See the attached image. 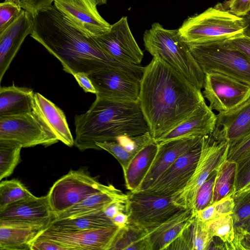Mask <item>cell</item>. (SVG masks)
<instances>
[{
	"label": "cell",
	"instance_id": "21",
	"mask_svg": "<svg viewBox=\"0 0 250 250\" xmlns=\"http://www.w3.org/2000/svg\"><path fill=\"white\" fill-rule=\"evenodd\" d=\"M216 115L204 101L186 120L160 138L157 144L176 138L204 136L213 132Z\"/></svg>",
	"mask_w": 250,
	"mask_h": 250
},
{
	"label": "cell",
	"instance_id": "40",
	"mask_svg": "<svg viewBox=\"0 0 250 250\" xmlns=\"http://www.w3.org/2000/svg\"><path fill=\"white\" fill-rule=\"evenodd\" d=\"M96 145L100 149H104L114 156L120 164L123 172L126 170L134 156L126 150L116 141L97 143Z\"/></svg>",
	"mask_w": 250,
	"mask_h": 250
},
{
	"label": "cell",
	"instance_id": "48",
	"mask_svg": "<svg viewBox=\"0 0 250 250\" xmlns=\"http://www.w3.org/2000/svg\"><path fill=\"white\" fill-rule=\"evenodd\" d=\"M73 76L85 92L96 94V89L87 74L80 72L75 73Z\"/></svg>",
	"mask_w": 250,
	"mask_h": 250
},
{
	"label": "cell",
	"instance_id": "34",
	"mask_svg": "<svg viewBox=\"0 0 250 250\" xmlns=\"http://www.w3.org/2000/svg\"><path fill=\"white\" fill-rule=\"evenodd\" d=\"M208 230L213 236L221 238L227 245V250L235 235V227L232 214L207 222Z\"/></svg>",
	"mask_w": 250,
	"mask_h": 250
},
{
	"label": "cell",
	"instance_id": "26",
	"mask_svg": "<svg viewBox=\"0 0 250 250\" xmlns=\"http://www.w3.org/2000/svg\"><path fill=\"white\" fill-rule=\"evenodd\" d=\"M34 92L31 88L13 83L0 88V116H10L32 111Z\"/></svg>",
	"mask_w": 250,
	"mask_h": 250
},
{
	"label": "cell",
	"instance_id": "54",
	"mask_svg": "<svg viewBox=\"0 0 250 250\" xmlns=\"http://www.w3.org/2000/svg\"><path fill=\"white\" fill-rule=\"evenodd\" d=\"M97 6L105 4L107 3V0H91Z\"/></svg>",
	"mask_w": 250,
	"mask_h": 250
},
{
	"label": "cell",
	"instance_id": "38",
	"mask_svg": "<svg viewBox=\"0 0 250 250\" xmlns=\"http://www.w3.org/2000/svg\"><path fill=\"white\" fill-rule=\"evenodd\" d=\"M235 162L237 169L234 194L241 191L250 182V148L240 155Z\"/></svg>",
	"mask_w": 250,
	"mask_h": 250
},
{
	"label": "cell",
	"instance_id": "24",
	"mask_svg": "<svg viewBox=\"0 0 250 250\" xmlns=\"http://www.w3.org/2000/svg\"><path fill=\"white\" fill-rule=\"evenodd\" d=\"M212 238L207 223L200 220L195 214L166 250H208Z\"/></svg>",
	"mask_w": 250,
	"mask_h": 250
},
{
	"label": "cell",
	"instance_id": "5",
	"mask_svg": "<svg viewBox=\"0 0 250 250\" xmlns=\"http://www.w3.org/2000/svg\"><path fill=\"white\" fill-rule=\"evenodd\" d=\"M143 40L146 50L152 56L158 55L197 88H203L205 74L178 29H165L159 23H154L145 32Z\"/></svg>",
	"mask_w": 250,
	"mask_h": 250
},
{
	"label": "cell",
	"instance_id": "51",
	"mask_svg": "<svg viewBox=\"0 0 250 250\" xmlns=\"http://www.w3.org/2000/svg\"><path fill=\"white\" fill-rule=\"evenodd\" d=\"M208 250H227V245L221 238L213 236Z\"/></svg>",
	"mask_w": 250,
	"mask_h": 250
},
{
	"label": "cell",
	"instance_id": "35",
	"mask_svg": "<svg viewBox=\"0 0 250 250\" xmlns=\"http://www.w3.org/2000/svg\"><path fill=\"white\" fill-rule=\"evenodd\" d=\"M234 207V202L232 195H229L197 211L195 214L200 220L207 222L232 214Z\"/></svg>",
	"mask_w": 250,
	"mask_h": 250
},
{
	"label": "cell",
	"instance_id": "30",
	"mask_svg": "<svg viewBox=\"0 0 250 250\" xmlns=\"http://www.w3.org/2000/svg\"><path fill=\"white\" fill-rule=\"evenodd\" d=\"M237 164L235 161L226 159L217 168L213 203L235 192Z\"/></svg>",
	"mask_w": 250,
	"mask_h": 250
},
{
	"label": "cell",
	"instance_id": "52",
	"mask_svg": "<svg viewBox=\"0 0 250 250\" xmlns=\"http://www.w3.org/2000/svg\"><path fill=\"white\" fill-rule=\"evenodd\" d=\"M244 18L246 23V29L244 35L250 37V13Z\"/></svg>",
	"mask_w": 250,
	"mask_h": 250
},
{
	"label": "cell",
	"instance_id": "43",
	"mask_svg": "<svg viewBox=\"0 0 250 250\" xmlns=\"http://www.w3.org/2000/svg\"><path fill=\"white\" fill-rule=\"evenodd\" d=\"M250 148V133L229 145L227 160H235L245 151Z\"/></svg>",
	"mask_w": 250,
	"mask_h": 250
},
{
	"label": "cell",
	"instance_id": "53",
	"mask_svg": "<svg viewBox=\"0 0 250 250\" xmlns=\"http://www.w3.org/2000/svg\"><path fill=\"white\" fill-rule=\"evenodd\" d=\"M240 226L250 232V217Z\"/></svg>",
	"mask_w": 250,
	"mask_h": 250
},
{
	"label": "cell",
	"instance_id": "11",
	"mask_svg": "<svg viewBox=\"0 0 250 250\" xmlns=\"http://www.w3.org/2000/svg\"><path fill=\"white\" fill-rule=\"evenodd\" d=\"M203 97L219 113L236 107L250 97V85L218 73L205 74Z\"/></svg>",
	"mask_w": 250,
	"mask_h": 250
},
{
	"label": "cell",
	"instance_id": "4",
	"mask_svg": "<svg viewBox=\"0 0 250 250\" xmlns=\"http://www.w3.org/2000/svg\"><path fill=\"white\" fill-rule=\"evenodd\" d=\"M246 29L244 17L218 3L188 18L178 30L182 40L190 45L228 40L244 35Z\"/></svg>",
	"mask_w": 250,
	"mask_h": 250
},
{
	"label": "cell",
	"instance_id": "1",
	"mask_svg": "<svg viewBox=\"0 0 250 250\" xmlns=\"http://www.w3.org/2000/svg\"><path fill=\"white\" fill-rule=\"evenodd\" d=\"M32 18L33 32L30 37L61 62L65 72L89 75L114 68L141 79L145 67L112 57L92 37L86 36L72 25L54 4L40 10Z\"/></svg>",
	"mask_w": 250,
	"mask_h": 250
},
{
	"label": "cell",
	"instance_id": "33",
	"mask_svg": "<svg viewBox=\"0 0 250 250\" xmlns=\"http://www.w3.org/2000/svg\"><path fill=\"white\" fill-rule=\"evenodd\" d=\"M34 196L20 181H2L0 183V211L11 204Z\"/></svg>",
	"mask_w": 250,
	"mask_h": 250
},
{
	"label": "cell",
	"instance_id": "9",
	"mask_svg": "<svg viewBox=\"0 0 250 250\" xmlns=\"http://www.w3.org/2000/svg\"><path fill=\"white\" fill-rule=\"evenodd\" d=\"M126 202L128 224L145 230L164 222L181 210L172 196L144 191H130Z\"/></svg>",
	"mask_w": 250,
	"mask_h": 250
},
{
	"label": "cell",
	"instance_id": "18",
	"mask_svg": "<svg viewBox=\"0 0 250 250\" xmlns=\"http://www.w3.org/2000/svg\"><path fill=\"white\" fill-rule=\"evenodd\" d=\"M33 32L32 16L22 9L20 15L0 31V82L26 37Z\"/></svg>",
	"mask_w": 250,
	"mask_h": 250
},
{
	"label": "cell",
	"instance_id": "56",
	"mask_svg": "<svg viewBox=\"0 0 250 250\" xmlns=\"http://www.w3.org/2000/svg\"><path fill=\"white\" fill-rule=\"evenodd\" d=\"M5 1H11L19 5L20 0H4Z\"/></svg>",
	"mask_w": 250,
	"mask_h": 250
},
{
	"label": "cell",
	"instance_id": "14",
	"mask_svg": "<svg viewBox=\"0 0 250 250\" xmlns=\"http://www.w3.org/2000/svg\"><path fill=\"white\" fill-rule=\"evenodd\" d=\"M92 37L109 55L117 61L140 65L144 54L133 36L126 17H122L111 24L107 32Z\"/></svg>",
	"mask_w": 250,
	"mask_h": 250
},
{
	"label": "cell",
	"instance_id": "27",
	"mask_svg": "<svg viewBox=\"0 0 250 250\" xmlns=\"http://www.w3.org/2000/svg\"><path fill=\"white\" fill-rule=\"evenodd\" d=\"M154 140L137 154L123 172L126 188L131 192L139 190L143 180L152 164L158 150Z\"/></svg>",
	"mask_w": 250,
	"mask_h": 250
},
{
	"label": "cell",
	"instance_id": "8",
	"mask_svg": "<svg viewBox=\"0 0 250 250\" xmlns=\"http://www.w3.org/2000/svg\"><path fill=\"white\" fill-rule=\"evenodd\" d=\"M109 185L100 183L85 168L71 170L50 188L47 194L49 204L56 216L88 196L107 188Z\"/></svg>",
	"mask_w": 250,
	"mask_h": 250
},
{
	"label": "cell",
	"instance_id": "32",
	"mask_svg": "<svg viewBox=\"0 0 250 250\" xmlns=\"http://www.w3.org/2000/svg\"><path fill=\"white\" fill-rule=\"evenodd\" d=\"M22 147L15 142L0 140V180L13 173L20 162Z\"/></svg>",
	"mask_w": 250,
	"mask_h": 250
},
{
	"label": "cell",
	"instance_id": "36",
	"mask_svg": "<svg viewBox=\"0 0 250 250\" xmlns=\"http://www.w3.org/2000/svg\"><path fill=\"white\" fill-rule=\"evenodd\" d=\"M217 174V168L213 171L199 189L196 194L194 207L193 210L194 215L196 213L213 203V189Z\"/></svg>",
	"mask_w": 250,
	"mask_h": 250
},
{
	"label": "cell",
	"instance_id": "41",
	"mask_svg": "<svg viewBox=\"0 0 250 250\" xmlns=\"http://www.w3.org/2000/svg\"><path fill=\"white\" fill-rule=\"evenodd\" d=\"M22 8L11 1H4L0 3V31L13 21L20 15Z\"/></svg>",
	"mask_w": 250,
	"mask_h": 250
},
{
	"label": "cell",
	"instance_id": "16",
	"mask_svg": "<svg viewBox=\"0 0 250 250\" xmlns=\"http://www.w3.org/2000/svg\"><path fill=\"white\" fill-rule=\"evenodd\" d=\"M121 228L117 226L77 231L44 229L38 237L52 240L68 250H110Z\"/></svg>",
	"mask_w": 250,
	"mask_h": 250
},
{
	"label": "cell",
	"instance_id": "47",
	"mask_svg": "<svg viewBox=\"0 0 250 250\" xmlns=\"http://www.w3.org/2000/svg\"><path fill=\"white\" fill-rule=\"evenodd\" d=\"M224 42L230 47L243 53L250 60V37L243 35Z\"/></svg>",
	"mask_w": 250,
	"mask_h": 250
},
{
	"label": "cell",
	"instance_id": "7",
	"mask_svg": "<svg viewBox=\"0 0 250 250\" xmlns=\"http://www.w3.org/2000/svg\"><path fill=\"white\" fill-rule=\"evenodd\" d=\"M229 143L215 137L212 133L203 136L200 156L186 186L174 193V202L184 209L193 210L197 192L210 174L227 159Z\"/></svg>",
	"mask_w": 250,
	"mask_h": 250
},
{
	"label": "cell",
	"instance_id": "10",
	"mask_svg": "<svg viewBox=\"0 0 250 250\" xmlns=\"http://www.w3.org/2000/svg\"><path fill=\"white\" fill-rule=\"evenodd\" d=\"M0 140L15 142L22 147L48 146L57 143V137L41 117L32 111L0 116Z\"/></svg>",
	"mask_w": 250,
	"mask_h": 250
},
{
	"label": "cell",
	"instance_id": "15",
	"mask_svg": "<svg viewBox=\"0 0 250 250\" xmlns=\"http://www.w3.org/2000/svg\"><path fill=\"white\" fill-rule=\"evenodd\" d=\"M54 5L74 27L88 37L107 32L111 24L91 0H54Z\"/></svg>",
	"mask_w": 250,
	"mask_h": 250
},
{
	"label": "cell",
	"instance_id": "19",
	"mask_svg": "<svg viewBox=\"0 0 250 250\" xmlns=\"http://www.w3.org/2000/svg\"><path fill=\"white\" fill-rule=\"evenodd\" d=\"M202 138V136L183 137L158 144L155 159L138 191L147 189L178 158L198 144Z\"/></svg>",
	"mask_w": 250,
	"mask_h": 250
},
{
	"label": "cell",
	"instance_id": "12",
	"mask_svg": "<svg viewBox=\"0 0 250 250\" xmlns=\"http://www.w3.org/2000/svg\"><path fill=\"white\" fill-rule=\"evenodd\" d=\"M56 218L47 195L35 196L7 206L0 211V226L47 228Z\"/></svg>",
	"mask_w": 250,
	"mask_h": 250
},
{
	"label": "cell",
	"instance_id": "13",
	"mask_svg": "<svg viewBox=\"0 0 250 250\" xmlns=\"http://www.w3.org/2000/svg\"><path fill=\"white\" fill-rule=\"evenodd\" d=\"M97 97L119 102H137L140 80L121 70L102 69L88 75Z\"/></svg>",
	"mask_w": 250,
	"mask_h": 250
},
{
	"label": "cell",
	"instance_id": "50",
	"mask_svg": "<svg viewBox=\"0 0 250 250\" xmlns=\"http://www.w3.org/2000/svg\"><path fill=\"white\" fill-rule=\"evenodd\" d=\"M115 225L122 228L128 224V216L126 212H121L112 218Z\"/></svg>",
	"mask_w": 250,
	"mask_h": 250
},
{
	"label": "cell",
	"instance_id": "39",
	"mask_svg": "<svg viewBox=\"0 0 250 250\" xmlns=\"http://www.w3.org/2000/svg\"><path fill=\"white\" fill-rule=\"evenodd\" d=\"M154 140L150 132L147 131L137 136L120 137L116 141L126 150L135 155Z\"/></svg>",
	"mask_w": 250,
	"mask_h": 250
},
{
	"label": "cell",
	"instance_id": "28",
	"mask_svg": "<svg viewBox=\"0 0 250 250\" xmlns=\"http://www.w3.org/2000/svg\"><path fill=\"white\" fill-rule=\"evenodd\" d=\"M115 226L102 209L73 217L55 219L47 228L57 231H77Z\"/></svg>",
	"mask_w": 250,
	"mask_h": 250
},
{
	"label": "cell",
	"instance_id": "31",
	"mask_svg": "<svg viewBox=\"0 0 250 250\" xmlns=\"http://www.w3.org/2000/svg\"><path fill=\"white\" fill-rule=\"evenodd\" d=\"M148 250L146 231L128 224L121 228L110 250Z\"/></svg>",
	"mask_w": 250,
	"mask_h": 250
},
{
	"label": "cell",
	"instance_id": "6",
	"mask_svg": "<svg viewBox=\"0 0 250 250\" xmlns=\"http://www.w3.org/2000/svg\"><path fill=\"white\" fill-rule=\"evenodd\" d=\"M204 74H222L250 85V60L224 41L188 45Z\"/></svg>",
	"mask_w": 250,
	"mask_h": 250
},
{
	"label": "cell",
	"instance_id": "25",
	"mask_svg": "<svg viewBox=\"0 0 250 250\" xmlns=\"http://www.w3.org/2000/svg\"><path fill=\"white\" fill-rule=\"evenodd\" d=\"M128 195L112 185L92 194L70 208L57 214L55 219L73 217L91 212L101 210L108 204L117 201L126 202Z\"/></svg>",
	"mask_w": 250,
	"mask_h": 250
},
{
	"label": "cell",
	"instance_id": "46",
	"mask_svg": "<svg viewBox=\"0 0 250 250\" xmlns=\"http://www.w3.org/2000/svg\"><path fill=\"white\" fill-rule=\"evenodd\" d=\"M68 250L65 246L52 240L37 237L31 245V250Z\"/></svg>",
	"mask_w": 250,
	"mask_h": 250
},
{
	"label": "cell",
	"instance_id": "17",
	"mask_svg": "<svg viewBox=\"0 0 250 250\" xmlns=\"http://www.w3.org/2000/svg\"><path fill=\"white\" fill-rule=\"evenodd\" d=\"M201 149V140L178 158L146 190L153 194L172 196L187 184L196 168Z\"/></svg>",
	"mask_w": 250,
	"mask_h": 250
},
{
	"label": "cell",
	"instance_id": "29",
	"mask_svg": "<svg viewBox=\"0 0 250 250\" xmlns=\"http://www.w3.org/2000/svg\"><path fill=\"white\" fill-rule=\"evenodd\" d=\"M45 228L0 226V250H31V245Z\"/></svg>",
	"mask_w": 250,
	"mask_h": 250
},
{
	"label": "cell",
	"instance_id": "20",
	"mask_svg": "<svg viewBox=\"0 0 250 250\" xmlns=\"http://www.w3.org/2000/svg\"><path fill=\"white\" fill-rule=\"evenodd\" d=\"M250 133V97L236 107L216 115L212 135L229 145Z\"/></svg>",
	"mask_w": 250,
	"mask_h": 250
},
{
	"label": "cell",
	"instance_id": "22",
	"mask_svg": "<svg viewBox=\"0 0 250 250\" xmlns=\"http://www.w3.org/2000/svg\"><path fill=\"white\" fill-rule=\"evenodd\" d=\"M191 209H183L161 224L146 230L148 250H166L187 227L193 215Z\"/></svg>",
	"mask_w": 250,
	"mask_h": 250
},
{
	"label": "cell",
	"instance_id": "37",
	"mask_svg": "<svg viewBox=\"0 0 250 250\" xmlns=\"http://www.w3.org/2000/svg\"><path fill=\"white\" fill-rule=\"evenodd\" d=\"M234 207L232 214L235 226H240L250 217V189L232 195Z\"/></svg>",
	"mask_w": 250,
	"mask_h": 250
},
{
	"label": "cell",
	"instance_id": "2",
	"mask_svg": "<svg viewBox=\"0 0 250 250\" xmlns=\"http://www.w3.org/2000/svg\"><path fill=\"white\" fill-rule=\"evenodd\" d=\"M204 101L201 90L158 55L145 67L139 103L154 140L186 120Z\"/></svg>",
	"mask_w": 250,
	"mask_h": 250
},
{
	"label": "cell",
	"instance_id": "3",
	"mask_svg": "<svg viewBox=\"0 0 250 250\" xmlns=\"http://www.w3.org/2000/svg\"><path fill=\"white\" fill-rule=\"evenodd\" d=\"M74 125V146L82 151L101 150L97 143L149 131L139 102H115L97 96L85 112L75 116Z\"/></svg>",
	"mask_w": 250,
	"mask_h": 250
},
{
	"label": "cell",
	"instance_id": "55",
	"mask_svg": "<svg viewBox=\"0 0 250 250\" xmlns=\"http://www.w3.org/2000/svg\"><path fill=\"white\" fill-rule=\"evenodd\" d=\"M249 189H250V182L243 189H242L241 191H240L239 192H237L236 193H240V192L246 191H247L248 190H249ZM236 193H235V194H236Z\"/></svg>",
	"mask_w": 250,
	"mask_h": 250
},
{
	"label": "cell",
	"instance_id": "44",
	"mask_svg": "<svg viewBox=\"0 0 250 250\" xmlns=\"http://www.w3.org/2000/svg\"><path fill=\"white\" fill-rule=\"evenodd\" d=\"M226 9L239 17H245L250 13V0H228L223 4Z\"/></svg>",
	"mask_w": 250,
	"mask_h": 250
},
{
	"label": "cell",
	"instance_id": "42",
	"mask_svg": "<svg viewBox=\"0 0 250 250\" xmlns=\"http://www.w3.org/2000/svg\"><path fill=\"white\" fill-rule=\"evenodd\" d=\"M234 227V238L229 250H250V232L242 227Z\"/></svg>",
	"mask_w": 250,
	"mask_h": 250
},
{
	"label": "cell",
	"instance_id": "49",
	"mask_svg": "<svg viewBox=\"0 0 250 250\" xmlns=\"http://www.w3.org/2000/svg\"><path fill=\"white\" fill-rule=\"evenodd\" d=\"M126 202L122 201L112 202L106 205L103 210L105 214L112 219L120 212H126Z\"/></svg>",
	"mask_w": 250,
	"mask_h": 250
},
{
	"label": "cell",
	"instance_id": "23",
	"mask_svg": "<svg viewBox=\"0 0 250 250\" xmlns=\"http://www.w3.org/2000/svg\"><path fill=\"white\" fill-rule=\"evenodd\" d=\"M45 123L59 141L69 147L74 139L63 111L54 103L38 92L34 95L33 109Z\"/></svg>",
	"mask_w": 250,
	"mask_h": 250
},
{
	"label": "cell",
	"instance_id": "45",
	"mask_svg": "<svg viewBox=\"0 0 250 250\" xmlns=\"http://www.w3.org/2000/svg\"><path fill=\"white\" fill-rule=\"evenodd\" d=\"M54 0H20L19 5L32 16L40 10L51 6Z\"/></svg>",
	"mask_w": 250,
	"mask_h": 250
}]
</instances>
